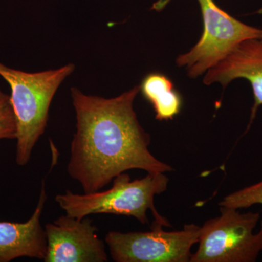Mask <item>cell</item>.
Returning <instances> with one entry per match:
<instances>
[{"label":"cell","instance_id":"cell-11","mask_svg":"<svg viewBox=\"0 0 262 262\" xmlns=\"http://www.w3.org/2000/svg\"><path fill=\"white\" fill-rule=\"evenodd\" d=\"M255 204L262 205V181L225 196L220 203V206L235 209L248 208Z\"/></svg>","mask_w":262,"mask_h":262},{"label":"cell","instance_id":"cell-2","mask_svg":"<svg viewBox=\"0 0 262 262\" xmlns=\"http://www.w3.org/2000/svg\"><path fill=\"white\" fill-rule=\"evenodd\" d=\"M75 68L70 63L57 70L29 73L0 62V76L11 89L10 100L17 125L15 162L19 166L30 161L33 149L47 127L53 98Z\"/></svg>","mask_w":262,"mask_h":262},{"label":"cell","instance_id":"cell-3","mask_svg":"<svg viewBox=\"0 0 262 262\" xmlns=\"http://www.w3.org/2000/svg\"><path fill=\"white\" fill-rule=\"evenodd\" d=\"M168 182L163 173H148L144 178L134 181L128 174L122 173L113 179V187L108 190L84 194L67 190L64 194H57L55 200L67 215L79 220L91 214L107 213L134 217L142 225H147L150 210L155 222L170 227L154 205L155 196L165 192Z\"/></svg>","mask_w":262,"mask_h":262},{"label":"cell","instance_id":"cell-5","mask_svg":"<svg viewBox=\"0 0 262 262\" xmlns=\"http://www.w3.org/2000/svg\"><path fill=\"white\" fill-rule=\"evenodd\" d=\"M201 7L203 32L188 53L177 58L188 76L196 78L220 63L237 45L248 39H262V29L251 27L231 16L213 0H198Z\"/></svg>","mask_w":262,"mask_h":262},{"label":"cell","instance_id":"cell-1","mask_svg":"<svg viewBox=\"0 0 262 262\" xmlns=\"http://www.w3.org/2000/svg\"><path fill=\"white\" fill-rule=\"evenodd\" d=\"M139 92L140 86L136 85L117 97L105 98L71 89L77 123L67 172L84 193L101 190L132 169L151 173L173 171L150 152L151 139L134 108Z\"/></svg>","mask_w":262,"mask_h":262},{"label":"cell","instance_id":"cell-7","mask_svg":"<svg viewBox=\"0 0 262 262\" xmlns=\"http://www.w3.org/2000/svg\"><path fill=\"white\" fill-rule=\"evenodd\" d=\"M61 215L45 226L48 251L45 262H106L105 242L93 220Z\"/></svg>","mask_w":262,"mask_h":262},{"label":"cell","instance_id":"cell-8","mask_svg":"<svg viewBox=\"0 0 262 262\" xmlns=\"http://www.w3.org/2000/svg\"><path fill=\"white\" fill-rule=\"evenodd\" d=\"M238 78L247 80L253 90L254 101L246 133L262 105V39L239 42L220 63L207 71L203 82L207 85L220 83L225 88Z\"/></svg>","mask_w":262,"mask_h":262},{"label":"cell","instance_id":"cell-9","mask_svg":"<svg viewBox=\"0 0 262 262\" xmlns=\"http://www.w3.org/2000/svg\"><path fill=\"white\" fill-rule=\"evenodd\" d=\"M46 183L42 181L39 201L32 216L24 223L0 222V262L20 257L43 260L47 255L48 239L41 224L47 202Z\"/></svg>","mask_w":262,"mask_h":262},{"label":"cell","instance_id":"cell-4","mask_svg":"<svg viewBox=\"0 0 262 262\" xmlns=\"http://www.w3.org/2000/svg\"><path fill=\"white\" fill-rule=\"evenodd\" d=\"M221 215L205 222L200 229L199 247L190 262H254L262 251V228L254 229L259 213H241L220 206Z\"/></svg>","mask_w":262,"mask_h":262},{"label":"cell","instance_id":"cell-6","mask_svg":"<svg viewBox=\"0 0 262 262\" xmlns=\"http://www.w3.org/2000/svg\"><path fill=\"white\" fill-rule=\"evenodd\" d=\"M154 222L149 232L122 233L110 231L105 237L110 256L116 262H189L198 244L201 227L190 224L182 230H163Z\"/></svg>","mask_w":262,"mask_h":262},{"label":"cell","instance_id":"cell-12","mask_svg":"<svg viewBox=\"0 0 262 262\" xmlns=\"http://www.w3.org/2000/svg\"><path fill=\"white\" fill-rule=\"evenodd\" d=\"M16 134V119L10 96L0 89V140L15 139Z\"/></svg>","mask_w":262,"mask_h":262},{"label":"cell","instance_id":"cell-13","mask_svg":"<svg viewBox=\"0 0 262 262\" xmlns=\"http://www.w3.org/2000/svg\"><path fill=\"white\" fill-rule=\"evenodd\" d=\"M171 0H158L151 7V10L157 12L162 11L170 3Z\"/></svg>","mask_w":262,"mask_h":262},{"label":"cell","instance_id":"cell-10","mask_svg":"<svg viewBox=\"0 0 262 262\" xmlns=\"http://www.w3.org/2000/svg\"><path fill=\"white\" fill-rule=\"evenodd\" d=\"M139 86L143 96L154 108L157 120H173L180 113L182 96L175 89L173 82L163 74L149 73Z\"/></svg>","mask_w":262,"mask_h":262}]
</instances>
